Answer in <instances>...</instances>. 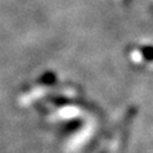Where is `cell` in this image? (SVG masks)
Masks as SVG:
<instances>
[{"instance_id":"6da1fadb","label":"cell","mask_w":153,"mask_h":153,"mask_svg":"<svg viewBox=\"0 0 153 153\" xmlns=\"http://www.w3.org/2000/svg\"><path fill=\"white\" fill-rule=\"evenodd\" d=\"M56 82H57V75L54 71H45L38 78V83L42 85H54Z\"/></svg>"},{"instance_id":"7a4b0ae2","label":"cell","mask_w":153,"mask_h":153,"mask_svg":"<svg viewBox=\"0 0 153 153\" xmlns=\"http://www.w3.org/2000/svg\"><path fill=\"white\" fill-rule=\"evenodd\" d=\"M140 55L146 61H153V45H144L140 49Z\"/></svg>"}]
</instances>
